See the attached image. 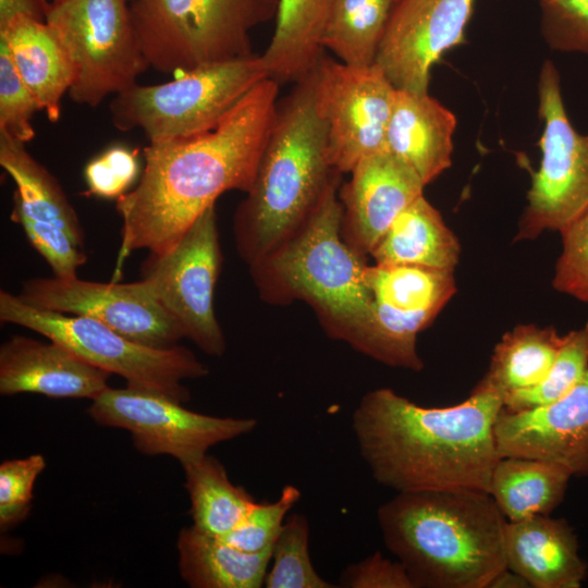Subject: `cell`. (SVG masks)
<instances>
[{"label": "cell", "mask_w": 588, "mask_h": 588, "mask_svg": "<svg viewBox=\"0 0 588 588\" xmlns=\"http://www.w3.org/2000/svg\"><path fill=\"white\" fill-rule=\"evenodd\" d=\"M11 220L21 225L32 246L50 266L54 277H77V269L86 262L87 256L65 231L54 224L29 218L13 208Z\"/></svg>", "instance_id": "36"}, {"label": "cell", "mask_w": 588, "mask_h": 588, "mask_svg": "<svg viewBox=\"0 0 588 588\" xmlns=\"http://www.w3.org/2000/svg\"><path fill=\"white\" fill-rule=\"evenodd\" d=\"M587 372L588 321L566 334V341L544 378L530 388L506 394L503 408L515 413L550 404L568 393Z\"/></svg>", "instance_id": "31"}, {"label": "cell", "mask_w": 588, "mask_h": 588, "mask_svg": "<svg viewBox=\"0 0 588 588\" xmlns=\"http://www.w3.org/2000/svg\"><path fill=\"white\" fill-rule=\"evenodd\" d=\"M561 91L559 71L547 60L538 78L542 157L515 241L532 240L546 230L561 232L588 208V134L573 127Z\"/></svg>", "instance_id": "10"}, {"label": "cell", "mask_w": 588, "mask_h": 588, "mask_svg": "<svg viewBox=\"0 0 588 588\" xmlns=\"http://www.w3.org/2000/svg\"><path fill=\"white\" fill-rule=\"evenodd\" d=\"M339 180L302 226L252 268L257 282L267 279L277 293L306 301L333 338L351 343L367 319L371 296L365 255L342 234Z\"/></svg>", "instance_id": "5"}, {"label": "cell", "mask_w": 588, "mask_h": 588, "mask_svg": "<svg viewBox=\"0 0 588 588\" xmlns=\"http://www.w3.org/2000/svg\"><path fill=\"white\" fill-rule=\"evenodd\" d=\"M566 341L552 327L519 324L506 332L495 345L489 368L475 388L499 393L540 382Z\"/></svg>", "instance_id": "27"}, {"label": "cell", "mask_w": 588, "mask_h": 588, "mask_svg": "<svg viewBox=\"0 0 588 588\" xmlns=\"http://www.w3.org/2000/svg\"><path fill=\"white\" fill-rule=\"evenodd\" d=\"M109 377L53 341L13 335L0 346L2 395L38 393L93 401L109 388Z\"/></svg>", "instance_id": "18"}, {"label": "cell", "mask_w": 588, "mask_h": 588, "mask_svg": "<svg viewBox=\"0 0 588 588\" xmlns=\"http://www.w3.org/2000/svg\"><path fill=\"white\" fill-rule=\"evenodd\" d=\"M17 296L37 308L95 319L149 347H173L184 338L140 281L103 283L77 277L32 278L23 283Z\"/></svg>", "instance_id": "14"}, {"label": "cell", "mask_w": 588, "mask_h": 588, "mask_svg": "<svg viewBox=\"0 0 588 588\" xmlns=\"http://www.w3.org/2000/svg\"><path fill=\"white\" fill-rule=\"evenodd\" d=\"M377 520L415 588H489L506 568L507 519L487 491L400 492Z\"/></svg>", "instance_id": "3"}, {"label": "cell", "mask_w": 588, "mask_h": 588, "mask_svg": "<svg viewBox=\"0 0 588 588\" xmlns=\"http://www.w3.org/2000/svg\"><path fill=\"white\" fill-rule=\"evenodd\" d=\"M301 495L297 487L284 486L275 501L256 502L241 523L220 538L246 552L270 551L282 530L287 513L299 501Z\"/></svg>", "instance_id": "33"}, {"label": "cell", "mask_w": 588, "mask_h": 588, "mask_svg": "<svg viewBox=\"0 0 588 588\" xmlns=\"http://www.w3.org/2000/svg\"><path fill=\"white\" fill-rule=\"evenodd\" d=\"M280 0H132L142 51L152 69L186 72L254 54L250 32L273 19Z\"/></svg>", "instance_id": "6"}, {"label": "cell", "mask_w": 588, "mask_h": 588, "mask_svg": "<svg viewBox=\"0 0 588 588\" xmlns=\"http://www.w3.org/2000/svg\"><path fill=\"white\" fill-rule=\"evenodd\" d=\"M344 588H415L404 565L375 552L359 562L347 565L340 575Z\"/></svg>", "instance_id": "40"}, {"label": "cell", "mask_w": 588, "mask_h": 588, "mask_svg": "<svg viewBox=\"0 0 588 588\" xmlns=\"http://www.w3.org/2000/svg\"><path fill=\"white\" fill-rule=\"evenodd\" d=\"M138 172L137 151L113 145L86 164L84 177L90 194L101 198H119L135 182Z\"/></svg>", "instance_id": "39"}, {"label": "cell", "mask_w": 588, "mask_h": 588, "mask_svg": "<svg viewBox=\"0 0 588 588\" xmlns=\"http://www.w3.org/2000/svg\"><path fill=\"white\" fill-rule=\"evenodd\" d=\"M461 245L441 213L422 196L392 222L370 255L377 265H412L454 271Z\"/></svg>", "instance_id": "22"}, {"label": "cell", "mask_w": 588, "mask_h": 588, "mask_svg": "<svg viewBox=\"0 0 588 588\" xmlns=\"http://www.w3.org/2000/svg\"><path fill=\"white\" fill-rule=\"evenodd\" d=\"M455 128L454 113L428 93L396 89L385 150L427 185L451 166Z\"/></svg>", "instance_id": "20"}, {"label": "cell", "mask_w": 588, "mask_h": 588, "mask_svg": "<svg viewBox=\"0 0 588 588\" xmlns=\"http://www.w3.org/2000/svg\"><path fill=\"white\" fill-rule=\"evenodd\" d=\"M46 467L40 454L5 461L0 466V526L2 530L22 522L30 511L33 489Z\"/></svg>", "instance_id": "38"}, {"label": "cell", "mask_w": 588, "mask_h": 588, "mask_svg": "<svg viewBox=\"0 0 588 588\" xmlns=\"http://www.w3.org/2000/svg\"><path fill=\"white\" fill-rule=\"evenodd\" d=\"M309 523L305 515L286 517L271 549L267 588H334L315 569L309 553Z\"/></svg>", "instance_id": "32"}, {"label": "cell", "mask_w": 588, "mask_h": 588, "mask_svg": "<svg viewBox=\"0 0 588 588\" xmlns=\"http://www.w3.org/2000/svg\"><path fill=\"white\" fill-rule=\"evenodd\" d=\"M572 475L538 458L501 456L488 492L509 522L550 515L564 500Z\"/></svg>", "instance_id": "26"}, {"label": "cell", "mask_w": 588, "mask_h": 588, "mask_svg": "<svg viewBox=\"0 0 588 588\" xmlns=\"http://www.w3.org/2000/svg\"><path fill=\"white\" fill-rule=\"evenodd\" d=\"M395 95L376 63L354 66L322 56L315 68L316 107L335 171L350 173L363 159L385 150Z\"/></svg>", "instance_id": "13"}, {"label": "cell", "mask_w": 588, "mask_h": 588, "mask_svg": "<svg viewBox=\"0 0 588 588\" xmlns=\"http://www.w3.org/2000/svg\"><path fill=\"white\" fill-rule=\"evenodd\" d=\"M128 2L132 1V0H127Z\"/></svg>", "instance_id": "44"}, {"label": "cell", "mask_w": 588, "mask_h": 588, "mask_svg": "<svg viewBox=\"0 0 588 588\" xmlns=\"http://www.w3.org/2000/svg\"><path fill=\"white\" fill-rule=\"evenodd\" d=\"M0 166L16 185L13 209L59 226L84 248L83 226L58 180L27 151L24 143L4 132H0Z\"/></svg>", "instance_id": "25"}, {"label": "cell", "mask_w": 588, "mask_h": 588, "mask_svg": "<svg viewBox=\"0 0 588 588\" xmlns=\"http://www.w3.org/2000/svg\"><path fill=\"white\" fill-rule=\"evenodd\" d=\"M279 86L265 78L208 132L149 143L138 184L117 198L119 265L136 249L169 252L221 194L250 189L275 119Z\"/></svg>", "instance_id": "1"}, {"label": "cell", "mask_w": 588, "mask_h": 588, "mask_svg": "<svg viewBox=\"0 0 588 588\" xmlns=\"http://www.w3.org/2000/svg\"><path fill=\"white\" fill-rule=\"evenodd\" d=\"M50 7L47 0H0V28L17 17L46 22Z\"/></svg>", "instance_id": "41"}, {"label": "cell", "mask_w": 588, "mask_h": 588, "mask_svg": "<svg viewBox=\"0 0 588 588\" xmlns=\"http://www.w3.org/2000/svg\"><path fill=\"white\" fill-rule=\"evenodd\" d=\"M395 1H399V0H395Z\"/></svg>", "instance_id": "45"}, {"label": "cell", "mask_w": 588, "mask_h": 588, "mask_svg": "<svg viewBox=\"0 0 588 588\" xmlns=\"http://www.w3.org/2000/svg\"><path fill=\"white\" fill-rule=\"evenodd\" d=\"M183 468L193 526L203 532L225 536L256 504L243 487L230 481L216 457L206 454Z\"/></svg>", "instance_id": "29"}, {"label": "cell", "mask_w": 588, "mask_h": 588, "mask_svg": "<svg viewBox=\"0 0 588 588\" xmlns=\"http://www.w3.org/2000/svg\"><path fill=\"white\" fill-rule=\"evenodd\" d=\"M20 76L49 121L58 122L61 99L73 82L69 56L54 30L46 23L17 17L0 28Z\"/></svg>", "instance_id": "21"}, {"label": "cell", "mask_w": 588, "mask_h": 588, "mask_svg": "<svg viewBox=\"0 0 588 588\" xmlns=\"http://www.w3.org/2000/svg\"><path fill=\"white\" fill-rule=\"evenodd\" d=\"M279 100L247 197L235 213L238 253L258 264L311 215L340 177L328 158L327 126L317 111L315 69Z\"/></svg>", "instance_id": "4"}, {"label": "cell", "mask_w": 588, "mask_h": 588, "mask_svg": "<svg viewBox=\"0 0 588 588\" xmlns=\"http://www.w3.org/2000/svg\"><path fill=\"white\" fill-rule=\"evenodd\" d=\"M41 110L35 96L20 76L8 46L0 39V132L26 144L35 137L32 123Z\"/></svg>", "instance_id": "34"}, {"label": "cell", "mask_w": 588, "mask_h": 588, "mask_svg": "<svg viewBox=\"0 0 588 588\" xmlns=\"http://www.w3.org/2000/svg\"><path fill=\"white\" fill-rule=\"evenodd\" d=\"M503 395L474 388L453 406L425 407L380 388L352 415L359 454L373 479L400 492L487 491L499 460L494 425Z\"/></svg>", "instance_id": "2"}, {"label": "cell", "mask_w": 588, "mask_h": 588, "mask_svg": "<svg viewBox=\"0 0 588 588\" xmlns=\"http://www.w3.org/2000/svg\"><path fill=\"white\" fill-rule=\"evenodd\" d=\"M60 1H63V0H52V3H57V2H60Z\"/></svg>", "instance_id": "43"}, {"label": "cell", "mask_w": 588, "mask_h": 588, "mask_svg": "<svg viewBox=\"0 0 588 588\" xmlns=\"http://www.w3.org/2000/svg\"><path fill=\"white\" fill-rule=\"evenodd\" d=\"M46 23L62 42L73 69L72 101L96 107L136 84L149 64L127 0H63L51 3Z\"/></svg>", "instance_id": "9"}, {"label": "cell", "mask_w": 588, "mask_h": 588, "mask_svg": "<svg viewBox=\"0 0 588 588\" xmlns=\"http://www.w3.org/2000/svg\"><path fill=\"white\" fill-rule=\"evenodd\" d=\"M340 193L342 234L363 255L370 254L395 218L424 195L418 174L387 150L358 162Z\"/></svg>", "instance_id": "17"}, {"label": "cell", "mask_w": 588, "mask_h": 588, "mask_svg": "<svg viewBox=\"0 0 588 588\" xmlns=\"http://www.w3.org/2000/svg\"><path fill=\"white\" fill-rule=\"evenodd\" d=\"M330 4L331 0H280L274 33L261 54L270 78L296 83L317 66Z\"/></svg>", "instance_id": "24"}, {"label": "cell", "mask_w": 588, "mask_h": 588, "mask_svg": "<svg viewBox=\"0 0 588 588\" xmlns=\"http://www.w3.org/2000/svg\"><path fill=\"white\" fill-rule=\"evenodd\" d=\"M102 426L131 432L134 446L143 454H167L182 466L207 454L221 442L252 432L254 418L217 417L192 412L159 391L130 385L107 388L88 408Z\"/></svg>", "instance_id": "12"}, {"label": "cell", "mask_w": 588, "mask_h": 588, "mask_svg": "<svg viewBox=\"0 0 588 588\" xmlns=\"http://www.w3.org/2000/svg\"><path fill=\"white\" fill-rule=\"evenodd\" d=\"M215 205L208 207L167 253L149 254L140 283L203 352L222 356L225 340L215 314L221 267Z\"/></svg>", "instance_id": "11"}, {"label": "cell", "mask_w": 588, "mask_h": 588, "mask_svg": "<svg viewBox=\"0 0 588 588\" xmlns=\"http://www.w3.org/2000/svg\"><path fill=\"white\" fill-rule=\"evenodd\" d=\"M0 320L48 338L91 366L123 377L130 385L159 391L180 403L189 397L182 381L208 373L184 346L142 345L95 319L37 308L5 290L0 291Z\"/></svg>", "instance_id": "8"}, {"label": "cell", "mask_w": 588, "mask_h": 588, "mask_svg": "<svg viewBox=\"0 0 588 588\" xmlns=\"http://www.w3.org/2000/svg\"><path fill=\"white\" fill-rule=\"evenodd\" d=\"M371 301L395 311L437 317L456 291L453 271L412 265L367 266Z\"/></svg>", "instance_id": "28"}, {"label": "cell", "mask_w": 588, "mask_h": 588, "mask_svg": "<svg viewBox=\"0 0 588 588\" xmlns=\"http://www.w3.org/2000/svg\"><path fill=\"white\" fill-rule=\"evenodd\" d=\"M179 571L193 588H260L265 585L271 550L250 553L194 526L177 538Z\"/></svg>", "instance_id": "23"}, {"label": "cell", "mask_w": 588, "mask_h": 588, "mask_svg": "<svg viewBox=\"0 0 588 588\" xmlns=\"http://www.w3.org/2000/svg\"><path fill=\"white\" fill-rule=\"evenodd\" d=\"M560 233L562 252L552 285L561 293L588 303V208Z\"/></svg>", "instance_id": "37"}, {"label": "cell", "mask_w": 588, "mask_h": 588, "mask_svg": "<svg viewBox=\"0 0 588 588\" xmlns=\"http://www.w3.org/2000/svg\"><path fill=\"white\" fill-rule=\"evenodd\" d=\"M499 456L538 458L588 477V372L559 400L523 412L503 407L494 425Z\"/></svg>", "instance_id": "16"}, {"label": "cell", "mask_w": 588, "mask_h": 588, "mask_svg": "<svg viewBox=\"0 0 588 588\" xmlns=\"http://www.w3.org/2000/svg\"><path fill=\"white\" fill-rule=\"evenodd\" d=\"M528 583L517 573L505 568L491 581L489 588H528Z\"/></svg>", "instance_id": "42"}, {"label": "cell", "mask_w": 588, "mask_h": 588, "mask_svg": "<svg viewBox=\"0 0 588 588\" xmlns=\"http://www.w3.org/2000/svg\"><path fill=\"white\" fill-rule=\"evenodd\" d=\"M476 0H399L375 63L401 90L428 93L430 70L460 45Z\"/></svg>", "instance_id": "15"}, {"label": "cell", "mask_w": 588, "mask_h": 588, "mask_svg": "<svg viewBox=\"0 0 588 588\" xmlns=\"http://www.w3.org/2000/svg\"><path fill=\"white\" fill-rule=\"evenodd\" d=\"M395 0H331L321 44L341 62L371 65Z\"/></svg>", "instance_id": "30"}, {"label": "cell", "mask_w": 588, "mask_h": 588, "mask_svg": "<svg viewBox=\"0 0 588 588\" xmlns=\"http://www.w3.org/2000/svg\"><path fill=\"white\" fill-rule=\"evenodd\" d=\"M269 77L261 56L208 64L158 85H138L115 95V128H139L151 142L187 137L215 128L258 83Z\"/></svg>", "instance_id": "7"}, {"label": "cell", "mask_w": 588, "mask_h": 588, "mask_svg": "<svg viewBox=\"0 0 588 588\" xmlns=\"http://www.w3.org/2000/svg\"><path fill=\"white\" fill-rule=\"evenodd\" d=\"M504 550L506 568L532 588H579L588 566L579 554L576 534L563 518L535 515L509 522Z\"/></svg>", "instance_id": "19"}, {"label": "cell", "mask_w": 588, "mask_h": 588, "mask_svg": "<svg viewBox=\"0 0 588 588\" xmlns=\"http://www.w3.org/2000/svg\"><path fill=\"white\" fill-rule=\"evenodd\" d=\"M541 34L552 50L588 54V0H539Z\"/></svg>", "instance_id": "35"}]
</instances>
